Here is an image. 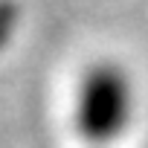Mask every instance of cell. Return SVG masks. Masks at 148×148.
<instances>
[{
	"label": "cell",
	"mask_w": 148,
	"mask_h": 148,
	"mask_svg": "<svg viewBox=\"0 0 148 148\" xmlns=\"http://www.w3.org/2000/svg\"><path fill=\"white\" fill-rule=\"evenodd\" d=\"M136 116V84L116 58L90 61L73 90V131L84 148H116Z\"/></svg>",
	"instance_id": "obj_1"
}]
</instances>
